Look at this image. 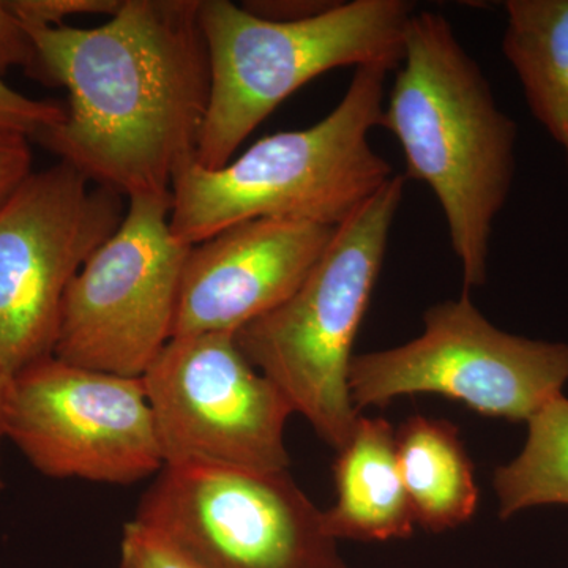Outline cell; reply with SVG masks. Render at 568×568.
Wrapping results in <instances>:
<instances>
[{"instance_id": "obj_1", "label": "cell", "mask_w": 568, "mask_h": 568, "mask_svg": "<svg viewBox=\"0 0 568 568\" xmlns=\"http://www.w3.org/2000/svg\"><path fill=\"white\" fill-rule=\"evenodd\" d=\"M200 3L123 0L92 29L24 24L37 81L70 95L65 121L37 142L125 200L173 196L196 159L211 95Z\"/></svg>"}, {"instance_id": "obj_2", "label": "cell", "mask_w": 568, "mask_h": 568, "mask_svg": "<svg viewBox=\"0 0 568 568\" xmlns=\"http://www.w3.org/2000/svg\"><path fill=\"white\" fill-rule=\"evenodd\" d=\"M379 126L398 141L405 178L435 194L465 293L484 286L493 227L514 185L518 126L443 14L410 17Z\"/></svg>"}, {"instance_id": "obj_3", "label": "cell", "mask_w": 568, "mask_h": 568, "mask_svg": "<svg viewBox=\"0 0 568 568\" xmlns=\"http://www.w3.org/2000/svg\"><path fill=\"white\" fill-rule=\"evenodd\" d=\"M388 73L355 69L342 102L315 125L265 136L216 171L186 166L173 185L174 237L193 246L260 219L339 226L396 174L369 141Z\"/></svg>"}, {"instance_id": "obj_4", "label": "cell", "mask_w": 568, "mask_h": 568, "mask_svg": "<svg viewBox=\"0 0 568 568\" xmlns=\"http://www.w3.org/2000/svg\"><path fill=\"white\" fill-rule=\"evenodd\" d=\"M414 13L406 0H351L308 20L276 22L231 0H201L211 95L194 163L226 166L284 100L327 71L398 69Z\"/></svg>"}, {"instance_id": "obj_5", "label": "cell", "mask_w": 568, "mask_h": 568, "mask_svg": "<svg viewBox=\"0 0 568 568\" xmlns=\"http://www.w3.org/2000/svg\"><path fill=\"white\" fill-rule=\"evenodd\" d=\"M395 174L335 227L304 283L282 305L246 324L235 342L278 387L294 414L336 452L358 420L349 390L355 338L383 268L392 226L405 197Z\"/></svg>"}, {"instance_id": "obj_6", "label": "cell", "mask_w": 568, "mask_h": 568, "mask_svg": "<svg viewBox=\"0 0 568 568\" xmlns=\"http://www.w3.org/2000/svg\"><path fill=\"white\" fill-rule=\"evenodd\" d=\"M424 325L406 345L354 355L355 409L386 406L403 395L437 394L481 416L528 422L568 383V343L500 331L467 293L426 310Z\"/></svg>"}, {"instance_id": "obj_7", "label": "cell", "mask_w": 568, "mask_h": 568, "mask_svg": "<svg viewBox=\"0 0 568 568\" xmlns=\"http://www.w3.org/2000/svg\"><path fill=\"white\" fill-rule=\"evenodd\" d=\"M125 201L59 162L0 205V365L11 376L54 355L67 290L121 226Z\"/></svg>"}, {"instance_id": "obj_8", "label": "cell", "mask_w": 568, "mask_h": 568, "mask_svg": "<svg viewBox=\"0 0 568 568\" xmlns=\"http://www.w3.org/2000/svg\"><path fill=\"white\" fill-rule=\"evenodd\" d=\"M134 519L201 568H346L323 510L287 470L163 466Z\"/></svg>"}, {"instance_id": "obj_9", "label": "cell", "mask_w": 568, "mask_h": 568, "mask_svg": "<svg viewBox=\"0 0 568 568\" xmlns=\"http://www.w3.org/2000/svg\"><path fill=\"white\" fill-rule=\"evenodd\" d=\"M173 196L126 200L121 226L82 265L63 297L54 357L141 377L173 338L192 246L171 233Z\"/></svg>"}, {"instance_id": "obj_10", "label": "cell", "mask_w": 568, "mask_h": 568, "mask_svg": "<svg viewBox=\"0 0 568 568\" xmlns=\"http://www.w3.org/2000/svg\"><path fill=\"white\" fill-rule=\"evenodd\" d=\"M142 377L164 466L284 473L294 410L235 334L173 336Z\"/></svg>"}, {"instance_id": "obj_11", "label": "cell", "mask_w": 568, "mask_h": 568, "mask_svg": "<svg viewBox=\"0 0 568 568\" xmlns=\"http://www.w3.org/2000/svg\"><path fill=\"white\" fill-rule=\"evenodd\" d=\"M3 428L44 477L133 485L164 466L142 377L54 355L11 376Z\"/></svg>"}, {"instance_id": "obj_12", "label": "cell", "mask_w": 568, "mask_h": 568, "mask_svg": "<svg viewBox=\"0 0 568 568\" xmlns=\"http://www.w3.org/2000/svg\"><path fill=\"white\" fill-rule=\"evenodd\" d=\"M335 227L250 220L193 245L183 265L173 336L237 334L304 283Z\"/></svg>"}, {"instance_id": "obj_13", "label": "cell", "mask_w": 568, "mask_h": 568, "mask_svg": "<svg viewBox=\"0 0 568 568\" xmlns=\"http://www.w3.org/2000/svg\"><path fill=\"white\" fill-rule=\"evenodd\" d=\"M335 503L323 511L335 540L386 541L413 534V507L396 457L392 425L358 417L353 436L334 465Z\"/></svg>"}, {"instance_id": "obj_14", "label": "cell", "mask_w": 568, "mask_h": 568, "mask_svg": "<svg viewBox=\"0 0 568 568\" xmlns=\"http://www.w3.org/2000/svg\"><path fill=\"white\" fill-rule=\"evenodd\" d=\"M395 440L416 525L444 532L469 521L478 488L457 426L416 414L399 426Z\"/></svg>"}, {"instance_id": "obj_15", "label": "cell", "mask_w": 568, "mask_h": 568, "mask_svg": "<svg viewBox=\"0 0 568 568\" xmlns=\"http://www.w3.org/2000/svg\"><path fill=\"white\" fill-rule=\"evenodd\" d=\"M504 58L568 170V0H508Z\"/></svg>"}, {"instance_id": "obj_16", "label": "cell", "mask_w": 568, "mask_h": 568, "mask_svg": "<svg viewBox=\"0 0 568 568\" xmlns=\"http://www.w3.org/2000/svg\"><path fill=\"white\" fill-rule=\"evenodd\" d=\"M500 518L538 506H568V399L562 394L528 420L521 454L493 477Z\"/></svg>"}, {"instance_id": "obj_17", "label": "cell", "mask_w": 568, "mask_h": 568, "mask_svg": "<svg viewBox=\"0 0 568 568\" xmlns=\"http://www.w3.org/2000/svg\"><path fill=\"white\" fill-rule=\"evenodd\" d=\"M65 119L67 108L61 104L33 100L0 80V134L37 141Z\"/></svg>"}, {"instance_id": "obj_18", "label": "cell", "mask_w": 568, "mask_h": 568, "mask_svg": "<svg viewBox=\"0 0 568 568\" xmlns=\"http://www.w3.org/2000/svg\"><path fill=\"white\" fill-rule=\"evenodd\" d=\"M121 568L201 567L159 530L133 518L122 530Z\"/></svg>"}, {"instance_id": "obj_19", "label": "cell", "mask_w": 568, "mask_h": 568, "mask_svg": "<svg viewBox=\"0 0 568 568\" xmlns=\"http://www.w3.org/2000/svg\"><path fill=\"white\" fill-rule=\"evenodd\" d=\"M123 0H9L10 9L26 26L59 28L80 14L114 17Z\"/></svg>"}, {"instance_id": "obj_20", "label": "cell", "mask_w": 568, "mask_h": 568, "mask_svg": "<svg viewBox=\"0 0 568 568\" xmlns=\"http://www.w3.org/2000/svg\"><path fill=\"white\" fill-rule=\"evenodd\" d=\"M14 67L24 69L29 77L37 80L39 51L31 33L10 9L9 0H0V80Z\"/></svg>"}, {"instance_id": "obj_21", "label": "cell", "mask_w": 568, "mask_h": 568, "mask_svg": "<svg viewBox=\"0 0 568 568\" xmlns=\"http://www.w3.org/2000/svg\"><path fill=\"white\" fill-rule=\"evenodd\" d=\"M31 173V141L13 134H0V205Z\"/></svg>"}, {"instance_id": "obj_22", "label": "cell", "mask_w": 568, "mask_h": 568, "mask_svg": "<svg viewBox=\"0 0 568 568\" xmlns=\"http://www.w3.org/2000/svg\"><path fill=\"white\" fill-rule=\"evenodd\" d=\"M335 3L332 0H246L241 7L263 20L294 22L317 17Z\"/></svg>"}, {"instance_id": "obj_23", "label": "cell", "mask_w": 568, "mask_h": 568, "mask_svg": "<svg viewBox=\"0 0 568 568\" xmlns=\"http://www.w3.org/2000/svg\"><path fill=\"white\" fill-rule=\"evenodd\" d=\"M11 375L0 365V443L6 437V428H3V422H6V402L7 394H9ZM3 489L2 476H0V491Z\"/></svg>"}]
</instances>
